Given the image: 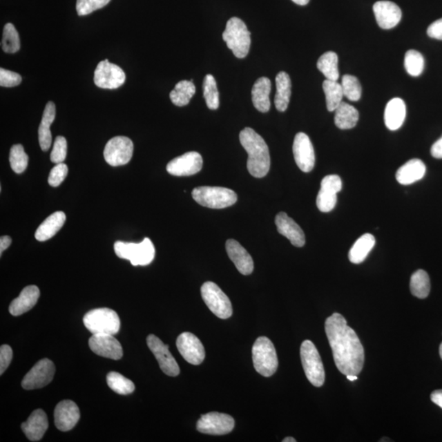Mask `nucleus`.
I'll list each match as a JSON object with an SVG mask.
<instances>
[{
	"mask_svg": "<svg viewBox=\"0 0 442 442\" xmlns=\"http://www.w3.org/2000/svg\"><path fill=\"white\" fill-rule=\"evenodd\" d=\"M201 294L207 307L220 319L227 320L232 316L231 300L215 282H204L201 287Z\"/></svg>",
	"mask_w": 442,
	"mask_h": 442,
	"instance_id": "nucleus-9",
	"label": "nucleus"
},
{
	"mask_svg": "<svg viewBox=\"0 0 442 442\" xmlns=\"http://www.w3.org/2000/svg\"><path fill=\"white\" fill-rule=\"evenodd\" d=\"M425 173V164L419 159H412L397 170L396 179L402 185H410L422 180Z\"/></svg>",
	"mask_w": 442,
	"mask_h": 442,
	"instance_id": "nucleus-25",
	"label": "nucleus"
},
{
	"mask_svg": "<svg viewBox=\"0 0 442 442\" xmlns=\"http://www.w3.org/2000/svg\"><path fill=\"white\" fill-rule=\"evenodd\" d=\"M375 238L370 233H365L358 238L349 251L348 258L353 264H361L364 262L367 256L374 249Z\"/></svg>",
	"mask_w": 442,
	"mask_h": 442,
	"instance_id": "nucleus-32",
	"label": "nucleus"
},
{
	"mask_svg": "<svg viewBox=\"0 0 442 442\" xmlns=\"http://www.w3.org/2000/svg\"><path fill=\"white\" fill-rule=\"evenodd\" d=\"M271 91V82L267 77H260L256 81L251 90V99L254 107L260 113H268L271 108L269 94Z\"/></svg>",
	"mask_w": 442,
	"mask_h": 442,
	"instance_id": "nucleus-27",
	"label": "nucleus"
},
{
	"mask_svg": "<svg viewBox=\"0 0 442 442\" xmlns=\"http://www.w3.org/2000/svg\"><path fill=\"white\" fill-rule=\"evenodd\" d=\"M291 1L295 3L298 4V6H307V4L309 2V0H291Z\"/></svg>",
	"mask_w": 442,
	"mask_h": 442,
	"instance_id": "nucleus-54",
	"label": "nucleus"
},
{
	"mask_svg": "<svg viewBox=\"0 0 442 442\" xmlns=\"http://www.w3.org/2000/svg\"><path fill=\"white\" fill-rule=\"evenodd\" d=\"M428 37L442 41V19L437 20L428 26Z\"/></svg>",
	"mask_w": 442,
	"mask_h": 442,
	"instance_id": "nucleus-50",
	"label": "nucleus"
},
{
	"mask_svg": "<svg viewBox=\"0 0 442 442\" xmlns=\"http://www.w3.org/2000/svg\"><path fill=\"white\" fill-rule=\"evenodd\" d=\"M234 419L231 415L218 412H210L202 415L197 423V430L203 434L225 435L234 428Z\"/></svg>",
	"mask_w": 442,
	"mask_h": 442,
	"instance_id": "nucleus-11",
	"label": "nucleus"
},
{
	"mask_svg": "<svg viewBox=\"0 0 442 442\" xmlns=\"http://www.w3.org/2000/svg\"><path fill=\"white\" fill-rule=\"evenodd\" d=\"M293 151L296 163L300 171H311L315 166L316 156L313 145L309 136L300 132L295 136Z\"/></svg>",
	"mask_w": 442,
	"mask_h": 442,
	"instance_id": "nucleus-17",
	"label": "nucleus"
},
{
	"mask_svg": "<svg viewBox=\"0 0 442 442\" xmlns=\"http://www.w3.org/2000/svg\"><path fill=\"white\" fill-rule=\"evenodd\" d=\"M224 41L238 59H244L249 55L251 47V32L247 26L238 17L229 19L223 32Z\"/></svg>",
	"mask_w": 442,
	"mask_h": 442,
	"instance_id": "nucleus-3",
	"label": "nucleus"
},
{
	"mask_svg": "<svg viewBox=\"0 0 442 442\" xmlns=\"http://www.w3.org/2000/svg\"><path fill=\"white\" fill-rule=\"evenodd\" d=\"M66 153H68V144L66 139L63 136H57L50 155L52 162L55 164L63 163L65 161Z\"/></svg>",
	"mask_w": 442,
	"mask_h": 442,
	"instance_id": "nucleus-45",
	"label": "nucleus"
},
{
	"mask_svg": "<svg viewBox=\"0 0 442 442\" xmlns=\"http://www.w3.org/2000/svg\"><path fill=\"white\" fill-rule=\"evenodd\" d=\"M12 238L10 236H2L0 238V253H3V251H6L8 247L11 245Z\"/></svg>",
	"mask_w": 442,
	"mask_h": 442,
	"instance_id": "nucleus-53",
	"label": "nucleus"
},
{
	"mask_svg": "<svg viewBox=\"0 0 442 442\" xmlns=\"http://www.w3.org/2000/svg\"><path fill=\"white\" fill-rule=\"evenodd\" d=\"M325 332L340 372L346 376L359 374L364 366V347L341 314L334 313L327 318Z\"/></svg>",
	"mask_w": 442,
	"mask_h": 442,
	"instance_id": "nucleus-1",
	"label": "nucleus"
},
{
	"mask_svg": "<svg viewBox=\"0 0 442 442\" xmlns=\"http://www.w3.org/2000/svg\"><path fill=\"white\" fill-rule=\"evenodd\" d=\"M202 157L197 152H189L168 163V173L175 176H190L198 173L202 168Z\"/></svg>",
	"mask_w": 442,
	"mask_h": 442,
	"instance_id": "nucleus-18",
	"label": "nucleus"
},
{
	"mask_svg": "<svg viewBox=\"0 0 442 442\" xmlns=\"http://www.w3.org/2000/svg\"><path fill=\"white\" fill-rule=\"evenodd\" d=\"M41 291L35 285L26 287L19 298L13 300L10 306V312L13 316H19L32 309L37 305Z\"/></svg>",
	"mask_w": 442,
	"mask_h": 442,
	"instance_id": "nucleus-24",
	"label": "nucleus"
},
{
	"mask_svg": "<svg viewBox=\"0 0 442 442\" xmlns=\"http://www.w3.org/2000/svg\"><path fill=\"white\" fill-rule=\"evenodd\" d=\"M203 97L207 107L211 110H216L220 106V94L216 85L215 79L212 75H206L203 81Z\"/></svg>",
	"mask_w": 442,
	"mask_h": 442,
	"instance_id": "nucleus-38",
	"label": "nucleus"
},
{
	"mask_svg": "<svg viewBox=\"0 0 442 442\" xmlns=\"http://www.w3.org/2000/svg\"><path fill=\"white\" fill-rule=\"evenodd\" d=\"M431 154L433 157L442 159V136L432 146Z\"/></svg>",
	"mask_w": 442,
	"mask_h": 442,
	"instance_id": "nucleus-51",
	"label": "nucleus"
},
{
	"mask_svg": "<svg viewBox=\"0 0 442 442\" xmlns=\"http://www.w3.org/2000/svg\"><path fill=\"white\" fill-rule=\"evenodd\" d=\"M66 221V215L63 211H57L43 221L39 225L35 237L39 242L50 240L63 228Z\"/></svg>",
	"mask_w": 442,
	"mask_h": 442,
	"instance_id": "nucleus-28",
	"label": "nucleus"
},
{
	"mask_svg": "<svg viewBox=\"0 0 442 442\" xmlns=\"http://www.w3.org/2000/svg\"><path fill=\"white\" fill-rule=\"evenodd\" d=\"M343 95L352 102L359 101L361 98L362 88L359 79L352 75H345L341 83Z\"/></svg>",
	"mask_w": 442,
	"mask_h": 442,
	"instance_id": "nucleus-41",
	"label": "nucleus"
},
{
	"mask_svg": "<svg viewBox=\"0 0 442 442\" xmlns=\"http://www.w3.org/2000/svg\"><path fill=\"white\" fill-rule=\"evenodd\" d=\"M277 92L275 98V104L278 112H285L289 107L291 95V82L289 74L281 72L277 75L276 79Z\"/></svg>",
	"mask_w": 442,
	"mask_h": 442,
	"instance_id": "nucleus-30",
	"label": "nucleus"
},
{
	"mask_svg": "<svg viewBox=\"0 0 442 442\" xmlns=\"http://www.w3.org/2000/svg\"><path fill=\"white\" fill-rule=\"evenodd\" d=\"M110 0H77V11L79 16L90 15L93 12L108 6Z\"/></svg>",
	"mask_w": 442,
	"mask_h": 442,
	"instance_id": "nucleus-44",
	"label": "nucleus"
},
{
	"mask_svg": "<svg viewBox=\"0 0 442 442\" xmlns=\"http://www.w3.org/2000/svg\"><path fill=\"white\" fill-rule=\"evenodd\" d=\"M12 359V350L8 345L0 347V374L6 372Z\"/></svg>",
	"mask_w": 442,
	"mask_h": 442,
	"instance_id": "nucleus-48",
	"label": "nucleus"
},
{
	"mask_svg": "<svg viewBox=\"0 0 442 442\" xmlns=\"http://www.w3.org/2000/svg\"><path fill=\"white\" fill-rule=\"evenodd\" d=\"M317 68L326 79L338 81L339 79L338 56L334 52H327L318 60Z\"/></svg>",
	"mask_w": 442,
	"mask_h": 442,
	"instance_id": "nucleus-33",
	"label": "nucleus"
},
{
	"mask_svg": "<svg viewBox=\"0 0 442 442\" xmlns=\"http://www.w3.org/2000/svg\"><path fill=\"white\" fill-rule=\"evenodd\" d=\"M10 162L12 169L17 174H21L28 166V155L24 151L23 146L13 145L10 154Z\"/></svg>",
	"mask_w": 442,
	"mask_h": 442,
	"instance_id": "nucleus-40",
	"label": "nucleus"
},
{
	"mask_svg": "<svg viewBox=\"0 0 442 442\" xmlns=\"http://www.w3.org/2000/svg\"><path fill=\"white\" fill-rule=\"evenodd\" d=\"M296 439L294 437H286L285 439L282 440V442H296Z\"/></svg>",
	"mask_w": 442,
	"mask_h": 442,
	"instance_id": "nucleus-56",
	"label": "nucleus"
},
{
	"mask_svg": "<svg viewBox=\"0 0 442 442\" xmlns=\"http://www.w3.org/2000/svg\"><path fill=\"white\" fill-rule=\"evenodd\" d=\"M374 12L378 25L384 30L394 28L401 19L399 6L391 1H378L374 3Z\"/></svg>",
	"mask_w": 442,
	"mask_h": 442,
	"instance_id": "nucleus-20",
	"label": "nucleus"
},
{
	"mask_svg": "<svg viewBox=\"0 0 442 442\" xmlns=\"http://www.w3.org/2000/svg\"><path fill=\"white\" fill-rule=\"evenodd\" d=\"M21 77L19 74L6 69H0V86L3 87H15L20 85Z\"/></svg>",
	"mask_w": 442,
	"mask_h": 442,
	"instance_id": "nucleus-47",
	"label": "nucleus"
},
{
	"mask_svg": "<svg viewBox=\"0 0 442 442\" xmlns=\"http://www.w3.org/2000/svg\"><path fill=\"white\" fill-rule=\"evenodd\" d=\"M134 152V144L125 136L114 137L105 146V161L112 166H119L130 162Z\"/></svg>",
	"mask_w": 442,
	"mask_h": 442,
	"instance_id": "nucleus-10",
	"label": "nucleus"
},
{
	"mask_svg": "<svg viewBox=\"0 0 442 442\" xmlns=\"http://www.w3.org/2000/svg\"><path fill=\"white\" fill-rule=\"evenodd\" d=\"M253 360L256 372L264 377H271L278 366L277 353L273 344L267 337L256 339L253 347Z\"/></svg>",
	"mask_w": 442,
	"mask_h": 442,
	"instance_id": "nucleus-7",
	"label": "nucleus"
},
{
	"mask_svg": "<svg viewBox=\"0 0 442 442\" xmlns=\"http://www.w3.org/2000/svg\"><path fill=\"white\" fill-rule=\"evenodd\" d=\"M240 143L249 154L247 170L255 178H263L271 168L269 148L262 136L247 127L240 134Z\"/></svg>",
	"mask_w": 442,
	"mask_h": 442,
	"instance_id": "nucleus-2",
	"label": "nucleus"
},
{
	"mask_svg": "<svg viewBox=\"0 0 442 442\" xmlns=\"http://www.w3.org/2000/svg\"><path fill=\"white\" fill-rule=\"evenodd\" d=\"M196 87L193 81H182L176 84L173 90L171 92L170 99L175 106L184 107L189 104L190 100L195 95Z\"/></svg>",
	"mask_w": 442,
	"mask_h": 442,
	"instance_id": "nucleus-34",
	"label": "nucleus"
},
{
	"mask_svg": "<svg viewBox=\"0 0 442 442\" xmlns=\"http://www.w3.org/2000/svg\"><path fill=\"white\" fill-rule=\"evenodd\" d=\"M94 81L95 85L99 88L114 90L125 83L126 74L120 66L110 64L106 59L101 61L97 66Z\"/></svg>",
	"mask_w": 442,
	"mask_h": 442,
	"instance_id": "nucleus-13",
	"label": "nucleus"
},
{
	"mask_svg": "<svg viewBox=\"0 0 442 442\" xmlns=\"http://www.w3.org/2000/svg\"><path fill=\"white\" fill-rule=\"evenodd\" d=\"M68 173V167L64 163H59L52 168L48 176V184L50 186L56 188L64 182Z\"/></svg>",
	"mask_w": 442,
	"mask_h": 442,
	"instance_id": "nucleus-46",
	"label": "nucleus"
},
{
	"mask_svg": "<svg viewBox=\"0 0 442 442\" xmlns=\"http://www.w3.org/2000/svg\"><path fill=\"white\" fill-rule=\"evenodd\" d=\"M337 194L338 193H336L334 190L320 187L316 199L318 209L325 212V213L333 211L336 204H337Z\"/></svg>",
	"mask_w": 442,
	"mask_h": 442,
	"instance_id": "nucleus-43",
	"label": "nucleus"
},
{
	"mask_svg": "<svg viewBox=\"0 0 442 442\" xmlns=\"http://www.w3.org/2000/svg\"><path fill=\"white\" fill-rule=\"evenodd\" d=\"M192 197L199 205L211 209H227L238 200L236 192L223 187H198L193 190Z\"/></svg>",
	"mask_w": 442,
	"mask_h": 442,
	"instance_id": "nucleus-6",
	"label": "nucleus"
},
{
	"mask_svg": "<svg viewBox=\"0 0 442 442\" xmlns=\"http://www.w3.org/2000/svg\"><path fill=\"white\" fill-rule=\"evenodd\" d=\"M431 289L430 278L426 271L419 269L410 278V291L419 299L427 298Z\"/></svg>",
	"mask_w": 442,
	"mask_h": 442,
	"instance_id": "nucleus-35",
	"label": "nucleus"
},
{
	"mask_svg": "<svg viewBox=\"0 0 442 442\" xmlns=\"http://www.w3.org/2000/svg\"><path fill=\"white\" fill-rule=\"evenodd\" d=\"M56 117L55 104L48 102L44 108L42 121L38 130L39 143L43 151H48L52 144L50 126Z\"/></svg>",
	"mask_w": 442,
	"mask_h": 442,
	"instance_id": "nucleus-29",
	"label": "nucleus"
},
{
	"mask_svg": "<svg viewBox=\"0 0 442 442\" xmlns=\"http://www.w3.org/2000/svg\"><path fill=\"white\" fill-rule=\"evenodd\" d=\"M431 400L433 403L439 405L442 409V390H436L432 393Z\"/></svg>",
	"mask_w": 442,
	"mask_h": 442,
	"instance_id": "nucleus-52",
	"label": "nucleus"
},
{
	"mask_svg": "<svg viewBox=\"0 0 442 442\" xmlns=\"http://www.w3.org/2000/svg\"><path fill=\"white\" fill-rule=\"evenodd\" d=\"M147 344L164 374L171 377H176L180 374L179 365L171 355L169 346L163 343L160 338L153 334H150L147 338Z\"/></svg>",
	"mask_w": 442,
	"mask_h": 442,
	"instance_id": "nucleus-14",
	"label": "nucleus"
},
{
	"mask_svg": "<svg viewBox=\"0 0 442 442\" xmlns=\"http://www.w3.org/2000/svg\"><path fill=\"white\" fill-rule=\"evenodd\" d=\"M326 98L327 108L329 112H334L341 104L343 98V90L341 84L338 81L325 79L323 83Z\"/></svg>",
	"mask_w": 442,
	"mask_h": 442,
	"instance_id": "nucleus-36",
	"label": "nucleus"
},
{
	"mask_svg": "<svg viewBox=\"0 0 442 442\" xmlns=\"http://www.w3.org/2000/svg\"><path fill=\"white\" fill-rule=\"evenodd\" d=\"M439 353H440V356H441V360H442V343L440 345Z\"/></svg>",
	"mask_w": 442,
	"mask_h": 442,
	"instance_id": "nucleus-57",
	"label": "nucleus"
},
{
	"mask_svg": "<svg viewBox=\"0 0 442 442\" xmlns=\"http://www.w3.org/2000/svg\"><path fill=\"white\" fill-rule=\"evenodd\" d=\"M276 224L278 232L289 240L294 246L302 247L306 243V238L302 228L285 212H280L276 215Z\"/></svg>",
	"mask_w": 442,
	"mask_h": 442,
	"instance_id": "nucleus-21",
	"label": "nucleus"
},
{
	"mask_svg": "<svg viewBox=\"0 0 442 442\" xmlns=\"http://www.w3.org/2000/svg\"><path fill=\"white\" fill-rule=\"evenodd\" d=\"M55 365L50 360L43 359L35 364L26 374L21 386L26 390L42 388L52 382L55 374Z\"/></svg>",
	"mask_w": 442,
	"mask_h": 442,
	"instance_id": "nucleus-12",
	"label": "nucleus"
},
{
	"mask_svg": "<svg viewBox=\"0 0 442 442\" xmlns=\"http://www.w3.org/2000/svg\"><path fill=\"white\" fill-rule=\"evenodd\" d=\"M347 378L348 380H350V381H356V380L358 379L356 375H347Z\"/></svg>",
	"mask_w": 442,
	"mask_h": 442,
	"instance_id": "nucleus-55",
	"label": "nucleus"
},
{
	"mask_svg": "<svg viewBox=\"0 0 442 442\" xmlns=\"http://www.w3.org/2000/svg\"><path fill=\"white\" fill-rule=\"evenodd\" d=\"M320 187L333 189L338 193L343 188L342 180L337 175H327L322 180Z\"/></svg>",
	"mask_w": 442,
	"mask_h": 442,
	"instance_id": "nucleus-49",
	"label": "nucleus"
},
{
	"mask_svg": "<svg viewBox=\"0 0 442 442\" xmlns=\"http://www.w3.org/2000/svg\"><path fill=\"white\" fill-rule=\"evenodd\" d=\"M335 125L341 130H350L356 126L359 121V112L353 106L342 102L334 110Z\"/></svg>",
	"mask_w": 442,
	"mask_h": 442,
	"instance_id": "nucleus-31",
	"label": "nucleus"
},
{
	"mask_svg": "<svg viewBox=\"0 0 442 442\" xmlns=\"http://www.w3.org/2000/svg\"><path fill=\"white\" fill-rule=\"evenodd\" d=\"M405 117L406 106L403 100L395 98L388 102L384 112V122L389 130H399L403 125Z\"/></svg>",
	"mask_w": 442,
	"mask_h": 442,
	"instance_id": "nucleus-26",
	"label": "nucleus"
},
{
	"mask_svg": "<svg viewBox=\"0 0 442 442\" xmlns=\"http://www.w3.org/2000/svg\"><path fill=\"white\" fill-rule=\"evenodd\" d=\"M88 346L96 355L110 360L118 361L123 356L122 345L114 335L93 334L88 340Z\"/></svg>",
	"mask_w": 442,
	"mask_h": 442,
	"instance_id": "nucleus-16",
	"label": "nucleus"
},
{
	"mask_svg": "<svg viewBox=\"0 0 442 442\" xmlns=\"http://www.w3.org/2000/svg\"><path fill=\"white\" fill-rule=\"evenodd\" d=\"M48 427V417L43 410L33 411L28 420L21 424V430L30 441H38L43 439Z\"/></svg>",
	"mask_w": 442,
	"mask_h": 442,
	"instance_id": "nucleus-23",
	"label": "nucleus"
},
{
	"mask_svg": "<svg viewBox=\"0 0 442 442\" xmlns=\"http://www.w3.org/2000/svg\"><path fill=\"white\" fill-rule=\"evenodd\" d=\"M107 383L113 391L120 395L131 394L135 390L134 383L117 372L108 374Z\"/></svg>",
	"mask_w": 442,
	"mask_h": 442,
	"instance_id": "nucleus-37",
	"label": "nucleus"
},
{
	"mask_svg": "<svg viewBox=\"0 0 442 442\" xmlns=\"http://www.w3.org/2000/svg\"><path fill=\"white\" fill-rule=\"evenodd\" d=\"M2 48L3 51L8 54H15L20 50L19 35L12 23H8L4 26Z\"/></svg>",
	"mask_w": 442,
	"mask_h": 442,
	"instance_id": "nucleus-39",
	"label": "nucleus"
},
{
	"mask_svg": "<svg viewBox=\"0 0 442 442\" xmlns=\"http://www.w3.org/2000/svg\"><path fill=\"white\" fill-rule=\"evenodd\" d=\"M180 355L188 363L198 365L205 359V349L200 340L191 333L181 334L176 340Z\"/></svg>",
	"mask_w": 442,
	"mask_h": 442,
	"instance_id": "nucleus-15",
	"label": "nucleus"
},
{
	"mask_svg": "<svg viewBox=\"0 0 442 442\" xmlns=\"http://www.w3.org/2000/svg\"><path fill=\"white\" fill-rule=\"evenodd\" d=\"M225 247L229 259L236 265L238 271L243 276L251 275L254 271V262L244 247L234 240H229Z\"/></svg>",
	"mask_w": 442,
	"mask_h": 442,
	"instance_id": "nucleus-22",
	"label": "nucleus"
},
{
	"mask_svg": "<svg viewBox=\"0 0 442 442\" xmlns=\"http://www.w3.org/2000/svg\"><path fill=\"white\" fill-rule=\"evenodd\" d=\"M81 413L74 401L66 400L59 402L55 410V423L57 430L63 432L72 430L77 425Z\"/></svg>",
	"mask_w": 442,
	"mask_h": 442,
	"instance_id": "nucleus-19",
	"label": "nucleus"
},
{
	"mask_svg": "<svg viewBox=\"0 0 442 442\" xmlns=\"http://www.w3.org/2000/svg\"><path fill=\"white\" fill-rule=\"evenodd\" d=\"M114 250L118 258L129 260L134 267L151 264L156 253L153 243L148 238L140 243L117 241L115 242Z\"/></svg>",
	"mask_w": 442,
	"mask_h": 442,
	"instance_id": "nucleus-4",
	"label": "nucleus"
},
{
	"mask_svg": "<svg viewBox=\"0 0 442 442\" xmlns=\"http://www.w3.org/2000/svg\"><path fill=\"white\" fill-rule=\"evenodd\" d=\"M300 359L305 374L312 385L320 387L324 385L325 372L319 352L315 345L306 340L300 346Z\"/></svg>",
	"mask_w": 442,
	"mask_h": 442,
	"instance_id": "nucleus-8",
	"label": "nucleus"
},
{
	"mask_svg": "<svg viewBox=\"0 0 442 442\" xmlns=\"http://www.w3.org/2000/svg\"><path fill=\"white\" fill-rule=\"evenodd\" d=\"M86 328L93 334H117L121 328L117 313L109 308L92 309L83 319Z\"/></svg>",
	"mask_w": 442,
	"mask_h": 442,
	"instance_id": "nucleus-5",
	"label": "nucleus"
},
{
	"mask_svg": "<svg viewBox=\"0 0 442 442\" xmlns=\"http://www.w3.org/2000/svg\"><path fill=\"white\" fill-rule=\"evenodd\" d=\"M405 68L410 76H420L424 69L423 56L416 50H409L405 56Z\"/></svg>",
	"mask_w": 442,
	"mask_h": 442,
	"instance_id": "nucleus-42",
	"label": "nucleus"
}]
</instances>
